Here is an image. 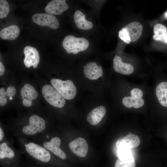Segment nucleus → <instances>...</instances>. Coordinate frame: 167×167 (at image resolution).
I'll return each instance as SVG.
<instances>
[{
  "label": "nucleus",
  "instance_id": "14",
  "mask_svg": "<svg viewBox=\"0 0 167 167\" xmlns=\"http://www.w3.org/2000/svg\"><path fill=\"white\" fill-rule=\"evenodd\" d=\"M106 113L105 107L100 105L92 110L87 117L88 122L91 125L98 124L105 116Z\"/></svg>",
  "mask_w": 167,
  "mask_h": 167
},
{
  "label": "nucleus",
  "instance_id": "11",
  "mask_svg": "<svg viewBox=\"0 0 167 167\" xmlns=\"http://www.w3.org/2000/svg\"><path fill=\"white\" fill-rule=\"evenodd\" d=\"M65 0H53L45 8L46 12L51 15H59L67 10L68 6Z\"/></svg>",
  "mask_w": 167,
  "mask_h": 167
},
{
  "label": "nucleus",
  "instance_id": "4",
  "mask_svg": "<svg viewBox=\"0 0 167 167\" xmlns=\"http://www.w3.org/2000/svg\"><path fill=\"white\" fill-rule=\"evenodd\" d=\"M27 152L34 159L42 162H48L50 159L49 152L45 148L33 142L25 145Z\"/></svg>",
  "mask_w": 167,
  "mask_h": 167
},
{
  "label": "nucleus",
  "instance_id": "24",
  "mask_svg": "<svg viewBox=\"0 0 167 167\" xmlns=\"http://www.w3.org/2000/svg\"><path fill=\"white\" fill-rule=\"evenodd\" d=\"M134 157L127 160H122L119 158L116 161L114 167H135Z\"/></svg>",
  "mask_w": 167,
  "mask_h": 167
},
{
  "label": "nucleus",
  "instance_id": "31",
  "mask_svg": "<svg viewBox=\"0 0 167 167\" xmlns=\"http://www.w3.org/2000/svg\"><path fill=\"white\" fill-rule=\"evenodd\" d=\"M4 137V132L3 130L0 128V141H1Z\"/></svg>",
  "mask_w": 167,
  "mask_h": 167
},
{
  "label": "nucleus",
  "instance_id": "9",
  "mask_svg": "<svg viewBox=\"0 0 167 167\" xmlns=\"http://www.w3.org/2000/svg\"><path fill=\"white\" fill-rule=\"evenodd\" d=\"M20 95L23 99L22 102L24 105L29 107L32 105V100L36 99L38 94L32 86L26 84L21 88Z\"/></svg>",
  "mask_w": 167,
  "mask_h": 167
},
{
  "label": "nucleus",
  "instance_id": "6",
  "mask_svg": "<svg viewBox=\"0 0 167 167\" xmlns=\"http://www.w3.org/2000/svg\"><path fill=\"white\" fill-rule=\"evenodd\" d=\"M29 121V125L24 126L22 129V131L25 134L34 135L45 128V120L37 115H33L31 116Z\"/></svg>",
  "mask_w": 167,
  "mask_h": 167
},
{
  "label": "nucleus",
  "instance_id": "26",
  "mask_svg": "<svg viewBox=\"0 0 167 167\" xmlns=\"http://www.w3.org/2000/svg\"><path fill=\"white\" fill-rule=\"evenodd\" d=\"M118 36L126 43L129 44L131 42V39L128 33L125 28H122L119 32Z\"/></svg>",
  "mask_w": 167,
  "mask_h": 167
},
{
  "label": "nucleus",
  "instance_id": "8",
  "mask_svg": "<svg viewBox=\"0 0 167 167\" xmlns=\"http://www.w3.org/2000/svg\"><path fill=\"white\" fill-rule=\"evenodd\" d=\"M69 147L73 153L81 157H85L88 150V145L86 141L81 137L70 142Z\"/></svg>",
  "mask_w": 167,
  "mask_h": 167
},
{
  "label": "nucleus",
  "instance_id": "1",
  "mask_svg": "<svg viewBox=\"0 0 167 167\" xmlns=\"http://www.w3.org/2000/svg\"><path fill=\"white\" fill-rule=\"evenodd\" d=\"M62 45L67 53L75 54L86 50L89 46V42L84 38L69 35L63 39Z\"/></svg>",
  "mask_w": 167,
  "mask_h": 167
},
{
  "label": "nucleus",
  "instance_id": "22",
  "mask_svg": "<svg viewBox=\"0 0 167 167\" xmlns=\"http://www.w3.org/2000/svg\"><path fill=\"white\" fill-rule=\"evenodd\" d=\"M15 153L13 150L8 146L6 143H3L0 144V159H3L5 158H13Z\"/></svg>",
  "mask_w": 167,
  "mask_h": 167
},
{
  "label": "nucleus",
  "instance_id": "3",
  "mask_svg": "<svg viewBox=\"0 0 167 167\" xmlns=\"http://www.w3.org/2000/svg\"><path fill=\"white\" fill-rule=\"evenodd\" d=\"M43 96L46 101L55 107L61 108L65 105L64 98L52 86L46 85L42 89Z\"/></svg>",
  "mask_w": 167,
  "mask_h": 167
},
{
  "label": "nucleus",
  "instance_id": "27",
  "mask_svg": "<svg viewBox=\"0 0 167 167\" xmlns=\"http://www.w3.org/2000/svg\"><path fill=\"white\" fill-rule=\"evenodd\" d=\"M7 95L6 92L3 88H0V105H5L7 102Z\"/></svg>",
  "mask_w": 167,
  "mask_h": 167
},
{
  "label": "nucleus",
  "instance_id": "30",
  "mask_svg": "<svg viewBox=\"0 0 167 167\" xmlns=\"http://www.w3.org/2000/svg\"><path fill=\"white\" fill-rule=\"evenodd\" d=\"M5 69L3 63L0 62V76L2 75L5 72Z\"/></svg>",
  "mask_w": 167,
  "mask_h": 167
},
{
  "label": "nucleus",
  "instance_id": "10",
  "mask_svg": "<svg viewBox=\"0 0 167 167\" xmlns=\"http://www.w3.org/2000/svg\"><path fill=\"white\" fill-rule=\"evenodd\" d=\"M85 77L91 80H96L103 75L102 67L94 62H90L83 66Z\"/></svg>",
  "mask_w": 167,
  "mask_h": 167
},
{
  "label": "nucleus",
  "instance_id": "2",
  "mask_svg": "<svg viewBox=\"0 0 167 167\" xmlns=\"http://www.w3.org/2000/svg\"><path fill=\"white\" fill-rule=\"evenodd\" d=\"M52 86L64 98L70 100L73 99L77 93V89L71 80H62L53 79L50 81Z\"/></svg>",
  "mask_w": 167,
  "mask_h": 167
},
{
  "label": "nucleus",
  "instance_id": "29",
  "mask_svg": "<svg viewBox=\"0 0 167 167\" xmlns=\"http://www.w3.org/2000/svg\"><path fill=\"white\" fill-rule=\"evenodd\" d=\"M7 96L10 97L14 96L16 93V89L13 86H10L8 87L6 91Z\"/></svg>",
  "mask_w": 167,
  "mask_h": 167
},
{
  "label": "nucleus",
  "instance_id": "32",
  "mask_svg": "<svg viewBox=\"0 0 167 167\" xmlns=\"http://www.w3.org/2000/svg\"><path fill=\"white\" fill-rule=\"evenodd\" d=\"M165 16L166 18L167 19V11L165 13Z\"/></svg>",
  "mask_w": 167,
  "mask_h": 167
},
{
  "label": "nucleus",
  "instance_id": "21",
  "mask_svg": "<svg viewBox=\"0 0 167 167\" xmlns=\"http://www.w3.org/2000/svg\"><path fill=\"white\" fill-rule=\"evenodd\" d=\"M144 103L142 98H135L131 96L125 97L122 100L123 104L129 108L132 107L135 108H140L143 106Z\"/></svg>",
  "mask_w": 167,
  "mask_h": 167
},
{
  "label": "nucleus",
  "instance_id": "13",
  "mask_svg": "<svg viewBox=\"0 0 167 167\" xmlns=\"http://www.w3.org/2000/svg\"><path fill=\"white\" fill-rule=\"evenodd\" d=\"M113 67L114 71L121 74L128 75L134 72V67L131 64L122 61L121 58L116 54L113 59Z\"/></svg>",
  "mask_w": 167,
  "mask_h": 167
},
{
  "label": "nucleus",
  "instance_id": "5",
  "mask_svg": "<svg viewBox=\"0 0 167 167\" xmlns=\"http://www.w3.org/2000/svg\"><path fill=\"white\" fill-rule=\"evenodd\" d=\"M33 22L41 26H47L56 29L59 26V24L57 18L54 15L47 13H36L32 15Z\"/></svg>",
  "mask_w": 167,
  "mask_h": 167
},
{
  "label": "nucleus",
  "instance_id": "7",
  "mask_svg": "<svg viewBox=\"0 0 167 167\" xmlns=\"http://www.w3.org/2000/svg\"><path fill=\"white\" fill-rule=\"evenodd\" d=\"M25 58L24 62L25 66L29 68L32 66L36 68L40 62L39 53L37 49L30 46L25 47L24 49Z\"/></svg>",
  "mask_w": 167,
  "mask_h": 167
},
{
  "label": "nucleus",
  "instance_id": "20",
  "mask_svg": "<svg viewBox=\"0 0 167 167\" xmlns=\"http://www.w3.org/2000/svg\"><path fill=\"white\" fill-rule=\"evenodd\" d=\"M153 32V38L155 40L167 44V28L165 26L160 24H156L154 26Z\"/></svg>",
  "mask_w": 167,
  "mask_h": 167
},
{
  "label": "nucleus",
  "instance_id": "12",
  "mask_svg": "<svg viewBox=\"0 0 167 167\" xmlns=\"http://www.w3.org/2000/svg\"><path fill=\"white\" fill-rule=\"evenodd\" d=\"M61 142L60 138L58 137L52 138L49 142L43 143L44 147L53 154L62 159L66 158L65 152L59 148Z\"/></svg>",
  "mask_w": 167,
  "mask_h": 167
},
{
  "label": "nucleus",
  "instance_id": "17",
  "mask_svg": "<svg viewBox=\"0 0 167 167\" xmlns=\"http://www.w3.org/2000/svg\"><path fill=\"white\" fill-rule=\"evenodd\" d=\"M75 24L79 28L84 30H87L93 27L92 23L85 19V16L80 11H76L74 15Z\"/></svg>",
  "mask_w": 167,
  "mask_h": 167
},
{
  "label": "nucleus",
  "instance_id": "15",
  "mask_svg": "<svg viewBox=\"0 0 167 167\" xmlns=\"http://www.w3.org/2000/svg\"><path fill=\"white\" fill-rule=\"evenodd\" d=\"M140 143L139 137L136 135L130 133L122 139L118 140L116 143L117 148L125 146L131 149L137 147Z\"/></svg>",
  "mask_w": 167,
  "mask_h": 167
},
{
  "label": "nucleus",
  "instance_id": "25",
  "mask_svg": "<svg viewBox=\"0 0 167 167\" xmlns=\"http://www.w3.org/2000/svg\"><path fill=\"white\" fill-rule=\"evenodd\" d=\"M9 6L7 2L5 0H0V18L6 17L9 13Z\"/></svg>",
  "mask_w": 167,
  "mask_h": 167
},
{
  "label": "nucleus",
  "instance_id": "28",
  "mask_svg": "<svg viewBox=\"0 0 167 167\" xmlns=\"http://www.w3.org/2000/svg\"><path fill=\"white\" fill-rule=\"evenodd\" d=\"M131 96L133 97L140 98L143 96V93L140 89L138 88H134L131 90Z\"/></svg>",
  "mask_w": 167,
  "mask_h": 167
},
{
  "label": "nucleus",
  "instance_id": "23",
  "mask_svg": "<svg viewBox=\"0 0 167 167\" xmlns=\"http://www.w3.org/2000/svg\"><path fill=\"white\" fill-rule=\"evenodd\" d=\"M118 158L122 160H127L133 157L131 149L125 146H121L117 148Z\"/></svg>",
  "mask_w": 167,
  "mask_h": 167
},
{
  "label": "nucleus",
  "instance_id": "19",
  "mask_svg": "<svg viewBox=\"0 0 167 167\" xmlns=\"http://www.w3.org/2000/svg\"><path fill=\"white\" fill-rule=\"evenodd\" d=\"M156 94L160 104L167 107V82H161L157 86Z\"/></svg>",
  "mask_w": 167,
  "mask_h": 167
},
{
  "label": "nucleus",
  "instance_id": "33",
  "mask_svg": "<svg viewBox=\"0 0 167 167\" xmlns=\"http://www.w3.org/2000/svg\"><path fill=\"white\" fill-rule=\"evenodd\" d=\"M9 99L10 100H11L13 98L12 97H9Z\"/></svg>",
  "mask_w": 167,
  "mask_h": 167
},
{
  "label": "nucleus",
  "instance_id": "18",
  "mask_svg": "<svg viewBox=\"0 0 167 167\" xmlns=\"http://www.w3.org/2000/svg\"><path fill=\"white\" fill-rule=\"evenodd\" d=\"M20 29L16 25H12L2 29L0 32V37L4 40H12L19 35Z\"/></svg>",
  "mask_w": 167,
  "mask_h": 167
},
{
  "label": "nucleus",
  "instance_id": "16",
  "mask_svg": "<svg viewBox=\"0 0 167 167\" xmlns=\"http://www.w3.org/2000/svg\"><path fill=\"white\" fill-rule=\"evenodd\" d=\"M124 28L128 33L131 42H134L138 40L142 34L143 27L139 22H132Z\"/></svg>",
  "mask_w": 167,
  "mask_h": 167
}]
</instances>
